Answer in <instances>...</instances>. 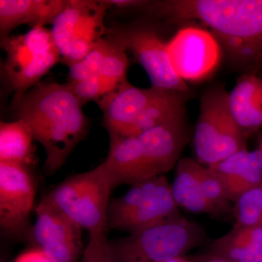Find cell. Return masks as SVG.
<instances>
[{
  "mask_svg": "<svg viewBox=\"0 0 262 262\" xmlns=\"http://www.w3.org/2000/svg\"><path fill=\"white\" fill-rule=\"evenodd\" d=\"M161 5L174 21L204 24L235 64L261 70L262 0H173Z\"/></svg>",
  "mask_w": 262,
  "mask_h": 262,
  "instance_id": "6da1fadb",
  "label": "cell"
},
{
  "mask_svg": "<svg viewBox=\"0 0 262 262\" xmlns=\"http://www.w3.org/2000/svg\"><path fill=\"white\" fill-rule=\"evenodd\" d=\"M17 120L32 130L46 153L48 173H55L67 161L88 131L82 104L67 84H38L13 101Z\"/></svg>",
  "mask_w": 262,
  "mask_h": 262,
  "instance_id": "7a4b0ae2",
  "label": "cell"
},
{
  "mask_svg": "<svg viewBox=\"0 0 262 262\" xmlns=\"http://www.w3.org/2000/svg\"><path fill=\"white\" fill-rule=\"evenodd\" d=\"M184 113L136 136L110 138L105 165L117 185L164 176L178 163L187 141Z\"/></svg>",
  "mask_w": 262,
  "mask_h": 262,
  "instance_id": "3957f363",
  "label": "cell"
},
{
  "mask_svg": "<svg viewBox=\"0 0 262 262\" xmlns=\"http://www.w3.org/2000/svg\"><path fill=\"white\" fill-rule=\"evenodd\" d=\"M115 186L103 163L89 171L75 174L56 186L50 201L89 233L90 238L106 235L110 196Z\"/></svg>",
  "mask_w": 262,
  "mask_h": 262,
  "instance_id": "277c9868",
  "label": "cell"
},
{
  "mask_svg": "<svg viewBox=\"0 0 262 262\" xmlns=\"http://www.w3.org/2000/svg\"><path fill=\"white\" fill-rule=\"evenodd\" d=\"M206 238L201 226L177 215L112 244L117 262H162L184 256Z\"/></svg>",
  "mask_w": 262,
  "mask_h": 262,
  "instance_id": "5b68a950",
  "label": "cell"
},
{
  "mask_svg": "<svg viewBox=\"0 0 262 262\" xmlns=\"http://www.w3.org/2000/svg\"><path fill=\"white\" fill-rule=\"evenodd\" d=\"M225 90L208 91L201 99L194 136L198 162L210 167L246 149L244 131L234 120Z\"/></svg>",
  "mask_w": 262,
  "mask_h": 262,
  "instance_id": "8992f818",
  "label": "cell"
},
{
  "mask_svg": "<svg viewBox=\"0 0 262 262\" xmlns=\"http://www.w3.org/2000/svg\"><path fill=\"white\" fill-rule=\"evenodd\" d=\"M6 52L3 70L17 101L40 80L61 60L52 38L51 31L32 27L28 32L1 39Z\"/></svg>",
  "mask_w": 262,
  "mask_h": 262,
  "instance_id": "52a82bcc",
  "label": "cell"
},
{
  "mask_svg": "<svg viewBox=\"0 0 262 262\" xmlns=\"http://www.w3.org/2000/svg\"><path fill=\"white\" fill-rule=\"evenodd\" d=\"M106 34L134 55L145 70L151 85L182 94L189 92L185 81L174 70L167 43L155 29L141 25H113L106 29Z\"/></svg>",
  "mask_w": 262,
  "mask_h": 262,
  "instance_id": "ba28073f",
  "label": "cell"
},
{
  "mask_svg": "<svg viewBox=\"0 0 262 262\" xmlns=\"http://www.w3.org/2000/svg\"><path fill=\"white\" fill-rule=\"evenodd\" d=\"M171 189L178 206L192 213L220 215L229 211L231 202L219 179L192 158L179 160Z\"/></svg>",
  "mask_w": 262,
  "mask_h": 262,
  "instance_id": "9c48e42d",
  "label": "cell"
},
{
  "mask_svg": "<svg viewBox=\"0 0 262 262\" xmlns=\"http://www.w3.org/2000/svg\"><path fill=\"white\" fill-rule=\"evenodd\" d=\"M33 239L36 248L54 262H80L82 229L44 196L36 208Z\"/></svg>",
  "mask_w": 262,
  "mask_h": 262,
  "instance_id": "30bf717a",
  "label": "cell"
},
{
  "mask_svg": "<svg viewBox=\"0 0 262 262\" xmlns=\"http://www.w3.org/2000/svg\"><path fill=\"white\" fill-rule=\"evenodd\" d=\"M167 47L174 70L185 82L206 78L220 63V43L211 32L203 29H181L167 43Z\"/></svg>",
  "mask_w": 262,
  "mask_h": 262,
  "instance_id": "8fae6325",
  "label": "cell"
},
{
  "mask_svg": "<svg viewBox=\"0 0 262 262\" xmlns=\"http://www.w3.org/2000/svg\"><path fill=\"white\" fill-rule=\"evenodd\" d=\"M35 185L26 165L0 163V227L19 235L28 226L34 208Z\"/></svg>",
  "mask_w": 262,
  "mask_h": 262,
  "instance_id": "7c38bea8",
  "label": "cell"
},
{
  "mask_svg": "<svg viewBox=\"0 0 262 262\" xmlns=\"http://www.w3.org/2000/svg\"><path fill=\"white\" fill-rule=\"evenodd\" d=\"M163 91L152 85L139 89L125 80L98 100L103 112V126L110 137L128 136L141 114Z\"/></svg>",
  "mask_w": 262,
  "mask_h": 262,
  "instance_id": "4fadbf2b",
  "label": "cell"
},
{
  "mask_svg": "<svg viewBox=\"0 0 262 262\" xmlns=\"http://www.w3.org/2000/svg\"><path fill=\"white\" fill-rule=\"evenodd\" d=\"M219 179L230 202L262 184V153L244 149L208 167Z\"/></svg>",
  "mask_w": 262,
  "mask_h": 262,
  "instance_id": "5bb4252c",
  "label": "cell"
},
{
  "mask_svg": "<svg viewBox=\"0 0 262 262\" xmlns=\"http://www.w3.org/2000/svg\"><path fill=\"white\" fill-rule=\"evenodd\" d=\"M178 208L172 193L171 184L163 176L154 192L141 202L134 211L117 221L108 228L133 233L176 216L178 215Z\"/></svg>",
  "mask_w": 262,
  "mask_h": 262,
  "instance_id": "9a60e30c",
  "label": "cell"
},
{
  "mask_svg": "<svg viewBox=\"0 0 262 262\" xmlns=\"http://www.w3.org/2000/svg\"><path fill=\"white\" fill-rule=\"evenodd\" d=\"M67 4V0H0L1 39L22 24L33 27L53 24Z\"/></svg>",
  "mask_w": 262,
  "mask_h": 262,
  "instance_id": "2e32d148",
  "label": "cell"
},
{
  "mask_svg": "<svg viewBox=\"0 0 262 262\" xmlns=\"http://www.w3.org/2000/svg\"><path fill=\"white\" fill-rule=\"evenodd\" d=\"M231 112L247 136L262 127V77L245 74L228 95Z\"/></svg>",
  "mask_w": 262,
  "mask_h": 262,
  "instance_id": "e0dca14e",
  "label": "cell"
},
{
  "mask_svg": "<svg viewBox=\"0 0 262 262\" xmlns=\"http://www.w3.org/2000/svg\"><path fill=\"white\" fill-rule=\"evenodd\" d=\"M110 5L103 1H90L89 8L79 20L72 34L70 48L62 61L70 67L87 56L103 37L106 29L104 18Z\"/></svg>",
  "mask_w": 262,
  "mask_h": 262,
  "instance_id": "ac0fdd59",
  "label": "cell"
},
{
  "mask_svg": "<svg viewBox=\"0 0 262 262\" xmlns=\"http://www.w3.org/2000/svg\"><path fill=\"white\" fill-rule=\"evenodd\" d=\"M210 252L234 262H262V225L233 227L214 241Z\"/></svg>",
  "mask_w": 262,
  "mask_h": 262,
  "instance_id": "d6986e66",
  "label": "cell"
},
{
  "mask_svg": "<svg viewBox=\"0 0 262 262\" xmlns=\"http://www.w3.org/2000/svg\"><path fill=\"white\" fill-rule=\"evenodd\" d=\"M32 130L21 120L0 123V163L27 165L32 157Z\"/></svg>",
  "mask_w": 262,
  "mask_h": 262,
  "instance_id": "ffe728a7",
  "label": "cell"
},
{
  "mask_svg": "<svg viewBox=\"0 0 262 262\" xmlns=\"http://www.w3.org/2000/svg\"><path fill=\"white\" fill-rule=\"evenodd\" d=\"M184 96L185 94L164 90L141 114L127 136L140 135L184 113Z\"/></svg>",
  "mask_w": 262,
  "mask_h": 262,
  "instance_id": "44dd1931",
  "label": "cell"
},
{
  "mask_svg": "<svg viewBox=\"0 0 262 262\" xmlns=\"http://www.w3.org/2000/svg\"><path fill=\"white\" fill-rule=\"evenodd\" d=\"M90 0H70L56 17L51 30L53 43L61 54L65 57L70 48L76 25L89 8Z\"/></svg>",
  "mask_w": 262,
  "mask_h": 262,
  "instance_id": "7402d4cb",
  "label": "cell"
},
{
  "mask_svg": "<svg viewBox=\"0 0 262 262\" xmlns=\"http://www.w3.org/2000/svg\"><path fill=\"white\" fill-rule=\"evenodd\" d=\"M233 212L234 227L262 225V184L239 196Z\"/></svg>",
  "mask_w": 262,
  "mask_h": 262,
  "instance_id": "603a6c76",
  "label": "cell"
},
{
  "mask_svg": "<svg viewBox=\"0 0 262 262\" xmlns=\"http://www.w3.org/2000/svg\"><path fill=\"white\" fill-rule=\"evenodd\" d=\"M67 84L83 105L89 101H97L116 89L120 83L104 76L96 75L84 80L68 81Z\"/></svg>",
  "mask_w": 262,
  "mask_h": 262,
  "instance_id": "cb8c5ba5",
  "label": "cell"
},
{
  "mask_svg": "<svg viewBox=\"0 0 262 262\" xmlns=\"http://www.w3.org/2000/svg\"><path fill=\"white\" fill-rule=\"evenodd\" d=\"M110 44L111 41L106 37L100 39L87 56L81 61L71 66L68 81L84 80L98 75Z\"/></svg>",
  "mask_w": 262,
  "mask_h": 262,
  "instance_id": "d4e9b609",
  "label": "cell"
},
{
  "mask_svg": "<svg viewBox=\"0 0 262 262\" xmlns=\"http://www.w3.org/2000/svg\"><path fill=\"white\" fill-rule=\"evenodd\" d=\"M110 41V47L103 58L98 75L104 76L111 80L116 81L118 83H121L127 80L126 74L129 60L127 56L126 50L119 43L112 39Z\"/></svg>",
  "mask_w": 262,
  "mask_h": 262,
  "instance_id": "484cf974",
  "label": "cell"
},
{
  "mask_svg": "<svg viewBox=\"0 0 262 262\" xmlns=\"http://www.w3.org/2000/svg\"><path fill=\"white\" fill-rule=\"evenodd\" d=\"M80 262H117L113 244L106 235L90 238Z\"/></svg>",
  "mask_w": 262,
  "mask_h": 262,
  "instance_id": "4316f807",
  "label": "cell"
},
{
  "mask_svg": "<svg viewBox=\"0 0 262 262\" xmlns=\"http://www.w3.org/2000/svg\"><path fill=\"white\" fill-rule=\"evenodd\" d=\"M13 262H54L37 248L22 253Z\"/></svg>",
  "mask_w": 262,
  "mask_h": 262,
  "instance_id": "83f0119b",
  "label": "cell"
},
{
  "mask_svg": "<svg viewBox=\"0 0 262 262\" xmlns=\"http://www.w3.org/2000/svg\"><path fill=\"white\" fill-rule=\"evenodd\" d=\"M192 262H234L228 258L216 254V253L208 252L206 254L199 255V256L191 257Z\"/></svg>",
  "mask_w": 262,
  "mask_h": 262,
  "instance_id": "f1b7e54d",
  "label": "cell"
},
{
  "mask_svg": "<svg viewBox=\"0 0 262 262\" xmlns=\"http://www.w3.org/2000/svg\"><path fill=\"white\" fill-rule=\"evenodd\" d=\"M110 6L115 5L120 8H130L134 7L141 6L148 2L139 1V0H105Z\"/></svg>",
  "mask_w": 262,
  "mask_h": 262,
  "instance_id": "f546056e",
  "label": "cell"
},
{
  "mask_svg": "<svg viewBox=\"0 0 262 262\" xmlns=\"http://www.w3.org/2000/svg\"><path fill=\"white\" fill-rule=\"evenodd\" d=\"M162 262H192L191 258H187L186 256H179V257H176L171 258V259L167 260V261H164Z\"/></svg>",
  "mask_w": 262,
  "mask_h": 262,
  "instance_id": "4dcf8cb0",
  "label": "cell"
},
{
  "mask_svg": "<svg viewBox=\"0 0 262 262\" xmlns=\"http://www.w3.org/2000/svg\"><path fill=\"white\" fill-rule=\"evenodd\" d=\"M258 149L261 151V152L262 153V134L261 136V139H260V142H259V148H258Z\"/></svg>",
  "mask_w": 262,
  "mask_h": 262,
  "instance_id": "1f68e13d",
  "label": "cell"
}]
</instances>
